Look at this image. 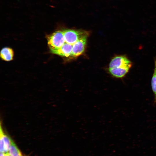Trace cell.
I'll return each mask as SVG.
<instances>
[{
    "mask_svg": "<svg viewBox=\"0 0 156 156\" xmlns=\"http://www.w3.org/2000/svg\"><path fill=\"white\" fill-rule=\"evenodd\" d=\"M48 44L50 51L61 47L65 42L63 31H57L47 37Z\"/></svg>",
    "mask_w": 156,
    "mask_h": 156,
    "instance_id": "obj_1",
    "label": "cell"
},
{
    "mask_svg": "<svg viewBox=\"0 0 156 156\" xmlns=\"http://www.w3.org/2000/svg\"><path fill=\"white\" fill-rule=\"evenodd\" d=\"M65 42L72 45L83 37L89 35L88 32L82 30L66 29L62 31Z\"/></svg>",
    "mask_w": 156,
    "mask_h": 156,
    "instance_id": "obj_2",
    "label": "cell"
},
{
    "mask_svg": "<svg viewBox=\"0 0 156 156\" xmlns=\"http://www.w3.org/2000/svg\"><path fill=\"white\" fill-rule=\"evenodd\" d=\"M132 62L125 55L115 56L109 64V68H120L130 69L132 66Z\"/></svg>",
    "mask_w": 156,
    "mask_h": 156,
    "instance_id": "obj_3",
    "label": "cell"
},
{
    "mask_svg": "<svg viewBox=\"0 0 156 156\" xmlns=\"http://www.w3.org/2000/svg\"><path fill=\"white\" fill-rule=\"evenodd\" d=\"M88 36L87 35L83 37L73 44L71 57H76L83 53L85 49Z\"/></svg>",
    "mask_w": 156,
    "mask_h": 156,
    "instance_id": "obj_4",
    "label": "cell"
},
{
    "mask_svg": "<svg viewBox=\"0 0 156 156\" xmlns=\"http://www.w3.org/2000/svg\"><path fill=\"white\" fill-rule=\"evenodd\" d=\"M0 125V153H7L9 150L12 140L9 136L4 133L1 124Z\"/></svg>",
    "mask_w": 156,
    "mask_h": 156,
    "instance_id": "obj_5",
    "label": "cell"
},
{
    "mask_svg": "<svg viewBox=\"0 0 156 156\" xmlns=\"http://www.w3.org/2000/svg\"><path fill=\"white\" fill-rule=\"evenodd\" d=\"M73 45L68 44L65 42L61 47L51 51L53 54L63 57H68L71 56Z\"/></svg>",
    "mask_w": 156,
    "mask_h": 156,
    "instance_id": "obj_6",
    "label": "cell"
},
{
    "mask_svg": "<svg viewBox=\"0 0 156 156\" xmlns=\"http://www.w3.org/2000/svg\"><path fill=\"white\" fill-rule=\"evenodd\" d=\"M14 54V51L12 49L5 47L1 50L0 57L3 60L9 61L13 59Z\"/></svg>",
    "mask_w": 156,
    "mask_h": 156,
    "instance_id": "obj_7",
    "label": "cell"
},
{
    "mask_svg": "<svg viewBox=\"0 0 156 156\" xmlns=\"http://www.w3.org/2000/svg\"><path fill=\"white\" fill-rule=\"evenodd\" d=\"M130 69L120 68H109V71L114 77L118 78H121L129 72Z\"/></svg>",
    "mask_w": 156,
    "mask_h": 156,
    "instance_id": "obj_8",
    "label": "cell"
},
{
    "mask_svg": "<svg viewBox=\"0 0 156 156\" xmlns=\"http://www.w3.org/2000/svg\"><path fill=\"white\" fill-rule=\"evenodd\" d=\"M8 153L11 156H23L13 140L12 142Z\"/></svg>",
    "mask_w": 156,
    "mask_h": 156,
    "instance_id": "obj_9",
    "label": "cell"
},
{
    "mask_svg": "<svg viewBox=\"0 0 156 156\" xmlns=\"http://www.w3.org/2000/svg\"><path fill=\"white\" fill-rule=\"evenodd\" d=\"M151 86L155 97V101L156 102V60H155V67L151 80Z\"/></svg>",
    "mask_w": 156,
    "mask_h": 156,
    "instance_id": "obj_10",
    "label": "cell"
},
{
    "mask_svg": "<svg viewBox=\"0 0 156 156\" xmlns=\"http://www.w3.org/2000/svg\"><path fill=\"white\" fill-rule=\"evenodd\" d=\"M4 156H11L8 153H5V155Z\"/></svg>",
    "mask_w": 156,
    "mask_h": 156,
    "instance_id": "obj_11",
    "label": "cell"
}]
</instances>
